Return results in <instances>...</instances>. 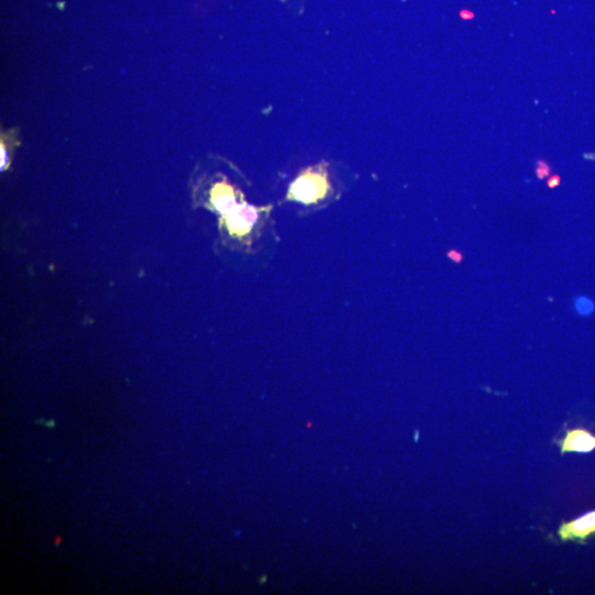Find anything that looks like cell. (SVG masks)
<instances>
[{"label": "cell", "instance_id": "obj_5", "mask_svg": "<svg viewBox=\"0 0 595 595\" xmlns=\"http://www.w3.org/2000/svg\"><path fill=\"white\" fill-rule=\"evenodd\" d=\"M211 203L221 215L238 206L235 190L225 181L217 182L211 190Z\"/></svg>", "mask_w": 595, "mask_h": 595}, {"label": "cell", "instance_id": "obj_9", "mask_svg": "<svg viewBox=\"0 0 595 595\" xmlns=\"http://www.w3.org/2000/svg\"><path fill=\"white\" fill-rule=\"evenodd\" d=\"M561 183V178L558 174H553V176H550L549 179L547 181V187L549 189H555V187H558Z\"/></svg>", "mask_w": 595, "mask_h": 595}, {"label": "cell", "instance_id": "obj_1", "mask_svg": "<svg viewBox=\"0 0 595 595\" xmlns=\"http://www.w3.org/2000/svg\"><path fill=\"white\" fill-rule=\"evenodd\" d=\"M340 191L331 166L321 162L299 172L289 185L286 201L308 208H324L339 198Z\"/></svg>", "mask_w": 595, "mask_h": 595}, {"label": "cell", "instance_id": "obj_6", "mask_svg": "<svg viewBox=\"0 0 595 595\" xmlns=\"http://www.w3.org/2000/svg\"><path fill=\"white\" fill-rule=\"evenodd\" d=\"M574 311L581 317H587L594 312L595 305L592 299L587 296H578L573 302Z\"/></svg>", "mask_w": 595, "mask_h": 595}, {"label": "cell", "instance_id": "obj_2", "mask_svg": "<svg viewBox=\"0 0 595 595\" xmlns=\"http://www.w3.org/2000/svg\"><path fill=\"white\" fill-rule=\"evenodd\" d=\"M271 206L257 208L242 202L223 215V223L232 237L251 245L262 236L264 227L271 225Z\"/></svg>", "mask_w": 595, "mask_h": 595}, {"label": "cell", "instance_id": "obj_7", "mask_svg": "<svg viewBox=\"0 0 595 595\" xmlns=\"http://www.w3.org/2000/svg\"><path fill=\"white\" fill-rule=\"evenodd\" d=\"M535 171H536L537 178L542 181V180L550 176V174L553 172V169H551V166H550L547 161L544 160V159H537Z\"/></svg>", "mask_w": 595, "mask_h": 595}, {"label": "cell", "instance_id": "obj_8", "mask_svg": "<svg viewBox=\"0 0 595 595\" xmlns=\"http://www.w3.org/2000/svg\"><path fill=\"white\" fill-rule=\"evenodd\" d=\"M446 256H448V258L450 259V260H452L454 264L459 265L464 260V255H463V253L460 251L459 249H450V251H448Z\"/></svg>", "mask_w": 595, "mask_h": 595}, {"label": "cell", "instance_id": "obj_4", "mask_svg": "<svg viewBox=\"0 0 595 595\" xmlns=\"http://www.w3.org/2000/svg\"><path fill=\"white\" fill-rule=\"evenodd\" d=\"M559 444L562 454L567 452L589 453L595 449V437L585 429L568 430L566 437Z\"/></svg>", "mask_w": 595, "mask_h": 595}, {"label": "cell", "instance_id": "obj_10", "mask_svg": "<svg viewBox=\"0 0 595 595\" xmlns=\"http://www.w3.org/2000/svg\"><path fill=\"white\" fill-rule=\"evenodd\" d=\"M459 16L460 18L463 19V20H465V22H469V20H472V19H474V17H476V14H474L473 11L467 10V9H464V10L460 11Z\"/></svg>", "mask_w": 595, "mask_h": 595}, {"label": "cell", "instance_id": "obj_3", "mask_svg": "<svg viewBox=\"0 0 595 595\" xmlns=\"http://www.w3.org/2000/svg\"><path fill=\"white\" fill-rule=\"evenodd\" d=\"M594 533L595 510L587 512L585 515L570 521V523H562L558 531L559 536L564 542L566 540H585Z\"/></svg>", "mask_w": 595, "mask_h": 595}]
</instances>
